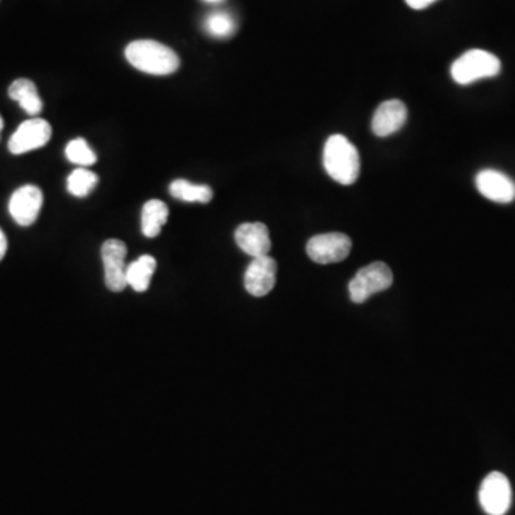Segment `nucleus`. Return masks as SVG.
<instances>
[{
  "instance_id": "19",
  "label": "nucleus",
  "mask_w": 515,
  "mask_h": 515,
  "mask_svg": "<svg viewBox=\"0 0 515 515\" xmlns=\"http://www.w3.org/2000/svg\"><path fill=\"white\" fill-rule=\"evenodd\" d=\"M64 153L69 162L78 165L79 167H88L97 164V153L93 152L90 143L86 142L83 138L72 139L71 142L66 145Z\"/></svg>"
},
{
  "instance_id": "12",
  "label": "nucleus",
  "mask_w": 515,
  "mask_h": 515,
  "mask_svg": "<svg viewBox=\"0 0 515 515\" xmlns=\"http://www.w3.org/2000/svg\"><path fill=\"white\" fill-rule=\"evenodd\" d=\"M407 116H408V110L401 100H387V102L381 103L375 110L371 128L380 138L394 135L395 132H399L406 124Z\"/></svg>"
},
{
  "instance_id": "21",
  "label": "nucleus",
  "mask_w": 515,
  "mask_h": 515,
  "mask_svg": "<svg viewBox=\"0 0 515 515\" xmlns=\"http://www.w3.org/2000/svg\"><path fill=\"white\" fill-rule=\"evenodd\" d=\"M407 4H408L411 9H416V11H423L426 7L431 6V4H435L438 0H406Z\"/></svg>"
},
{
  "instance_id": "9",
  "label": "nucleus",
  "mask_w": 515,
  "mask_h": 515,
  "mask_svg": "<svg viewBox=\"0 0 515 515\" xmlns=\"http://www.w3.org/2000/svg\"><path fill=\"white\" fill-rule=\"evenodd\" d=\"M43 193L38 186L23 185L14 191L9 201V213L16 224L30 227L39 217Z\"/></svg>"
},
{
  "instance_id": "20",
  "label": "nucleus",
  "mask_w": 515,
  "mask_h": 515,
  "mask_svg": "<svg viewBox=\"0 0 515 515\" xmlns=\"http://www.w3.org/2000/svg\"><path fill=\"white\" fill-rule=\"evenodd\" d=\"M206 32L210 33L213 38H219V39H227L229 36L234 35L236 30V23L235 19L227 12H213L205 21Z\"/></svg>"
},
{
  "instance_id": "8",
  "label": "nucleus",
  "mask_w": 515,
  "mask_h": 515,
  "mask_svg": "<svg viewBox=\"0 0 515 515\" xmlns=\"http://www.w3.org/2000/svg\"><path fill=\"white\" fill-rule=\"evenodd\" d=\"M52 138V126L40 117H32L19 124L13 135L9 139V150L13 155H21L30 150H39Z\"/></svg>"
},
{
  "instance_id": "3",
  "label": "nucleus",
  "mask_w": 515,
  "mask_h": 515,
  "mask_svg": "<svg viewBox=\"0 0 515 515\" xmlns=\"http://www.w3.org/2000/svg\"><path fill=\"white\" fill-rule=\"evenodd\" d=\"M502 71V62L487 50L473 49L457 59L451 66V76L459 85H469L480 79L494 78Z\"/></svg>"
},
{
  "instance_id": "5",
  "label": "nucleus",
  "mask_w": 515,
  "mask_h": 515,
  "mask_svg": "<svg viewBox=\"0 0 515 515\" xmlns=\"http://www.w3.org/2000/svg\"><path fill=\"white\" fill-rule=\"evenodd\" d=\"M352 242L348 235L341 232H330L313 236L306 244V253L313 262L327 265V263L341 262L351 253Z\"/></svg>"
},
{
  "instance_id": "13",
  "label": "nucleus",
  "mask_w": 515,
  "mask_h": 515,
  "mask_svg": "<svg viewBox=\"0 0 515 515\" xmlns=\"http://www.w3.org/2000/svg\"><path fill=\"white\" fill-rule=\"evenodd\" d=\"M235 241L246 255L253 258L268 255L270 251V231L267 225L261 222L239 225L235 231Z\"/></svg>"
},
{
  "instance_id": "23",
  "label": "nucleus",
  "mask_w": 515,
  "mask_h": 515,
  "mask_svg": "<svg viewBox=\"0 0 515 515\" xmlns=\"http://www.w3.org/2000/svg\"><path fill=\"white\" fill-rule=\"evenodd\" d=\"M4 117L0 116V133L4 131Z\"/></svg>"
},
{
  "instance_id": "18",
  "label": "nucleus",
  "mask_w": 515,
  "mask_h": 515,
  "mask_svg": "<svg viewBox=\"0 0 515 515\" xmlns=\"http://www.w3.org/2000/svg\"><path fill=\"white\" fill-rule=\"evenodd\" d=\"M98 175L95 172L86 169V167H78L75 171L69 175L68 191L71 195L76 196V198H85V196L90 195L93 189L97 188Z\"/></svg>"
},
{
  "instance_id": "10",
  "label": "nucleus",
  "mask_w": 515,
  "mask_h": 515,
  "mask_svg": "<svg viewBox=\"0 0 515 515\" xmlns=\"http://www.w3.org/2000/svg\"><path fill=\"white\" fill-rule=\"evenodd\" d=\"M277 282V262L270 255L253 258L245 270L244 284L246 291L256 298L265 296Z\"/></svg>"
},
{
  "instance_id": "7",
  "label": "nucleus",
  "mask_w": 515,
  "mask_h": 515,
  "mask_svg": "<svg viewBox=\"0 0 515 515\" xmlns=\"http://www.w3.org/2000/svg\"><path fill=\"white\" fill-rule=\"evenodd\" d=\"M512 491L504 474L491 473L480 488V504L488 515H504L511 507Z\"/></svg>"
},
{
  "instance_id": "2",
  "label": "nucleus",
  "mask_w": 515,
  "mask_h": 515,
  "mask_svg": "<svg viewBox=\"0 0 515 515\" xmlns=\"http://www.w3.org/2000/svg\"><path fill=\"white\" fill-rule=\"evenodd\" d=\"M323 167L341 185H352L358 179L361 160L358 150L344 135H332L323 146Z\"/></svg>"
},
{
  "instance_id": "16",
  "label": "nucleus",
  "mask_w": 515,
  "mask_h": 515,
  "mask_svg": "<svg viewBox=\"0 0 515 515\" xmlns=\"http://www.w3.org/2000/svg\"><path fill=\"white\" fill-rule=\"evenodd\" d=\"M169 210L159 200L148 201L142 210V234L146 238H157L167 222Z\"/></svg>"
},
{
  "instance_id": "4",
  "label": "nucleus",
  "mask_w": 515,
  "mask_h": 515,
  "mask_svg": "<svg viewBox=\"0 0 515 515\" xmlns=\"http://www.w3.org/2000/svg\"><path fill=\"white\" fill-rule=\"evenodd\" d=\"M394 281L391 270L384 262H373L356 272L348 285L349 296L356 304L365 303L373 294L390 288Z\"/></svg>"
},
{
  "instance_id": "15",
  "label": "nucleus",
  "mask_w": 515,
  "mask_h": 515,
  "mask_svg": "<svg viewBox=\"0 0 515 515\" xmlns=\"http://www.w3.org/2000/svg\"><path fill=\"white\" fill-rule=\"evenodd\" d=\"M157 270V260L150 255H142L128 265L126 282L133 291L145 292L150 289V281Z\"/></svg>"
},
{
  "instance_id": "14",
  "label": "nucleus",
  "mask_w": 515,
  "mask_h": 515,
  "mask_svg": "<svg viewBox=\"0 0 515 515\" xmlns=\"http://www.w3.org/2000/svg\"><path fill=\"white\" fill-rule=\"evenodd\" d=\"M9 97L16 100L19 103V107L25 110L28 115L36 116V115L42 112L43 102L40 99L39 93H38V88L29 79H16L9 86Z\"/></svg>"
},
{
  "instance_id": "17",
  "label": "nucleus",
  "mask_w": 515,
  "mask_h": 515,
  "mask_svg": "<svg viewBox=\"0 0 515 515\" xmlns=\"http://www.w3.org/2000/svg\"><path fill=\"white\" fill-rule=\"evenodd\" d=\"M169 193L175 200L189 203H208L213 198V191L210 186L195 185V184H191L185 179H176V181L172 182L171 186H169Z\"/></svg>"
},
{
  "instance_id": "1",
  "label": "nucleus",
  "mask_w": 515,
  "mask_h": 515,
  "mask_svg": "<svg viewBox=\"0 0 515 515\" xmlns=\"http://www.w3.org/2000/svg\"><path fill=\"white\" fill-rule=\"evenodd\" d=\"M129 64L148 75H172L181 66V59L171 47L157 40H135L124 50Z\"/></svg>"
},
{
  "instance_id": "11",
  "label": "nucleus",
  "mask_w": 515,
  "mask_h": 515,
  "mask_svg": "<svg viewBox=\"0 0 515 515\" xmlns=\"http://www.w3.org/2000/svg\"><path fill=\"white\" fill-rule=\"evenodd\" d=\"M478 193L498 203H510L515 200V182L510 176L495 169H484L476 178Z\"/></svg>"
},
{
  "instance_id": "24",
  "label": "nucleus",
  "mask_w": 515,
  "mask_h": 515,
  "mask_svg": "<svg viewBox=\"0 0 515 515\" xmlns=\"http://www.w3.org/2000/svg\"><path fill=\"white\" fill-rule=\"evenodd\" d=\"M205 2H210V4H217V2H220V0H205Z\"/></svg>"
},
{
  "instance_id": "6",
  "label": "nucleus",
  "mask_w": 515,
  "mask_h": 515,
  "mask_svg": "<svg viewBox=\"0 0 515 515\" xmlns=\"http://www.w3.org/2000/svg\"><path fill=\"white\" fill-rule=\"evenodd\" d=\"M128 248L121 239H107L102 245L103 268H105V284L112 292H122L126 287V260Z\"/></svg>"
},
{
  "instance_id": "22",
  "label": "nucleus",
  "mask_w": 515,
  "mask_h": 515,
  "mask_svg": "<svg viewBox=\"0 0 515 515\" xmlns=\"http://www.w3.org/2000/svg\"><path fill=\"white\" fill-rule=\"evenodd\" d=\"M7 251V238L4 231L0 229V261L4 260Z\"/></svg>"
}]
</instances>
